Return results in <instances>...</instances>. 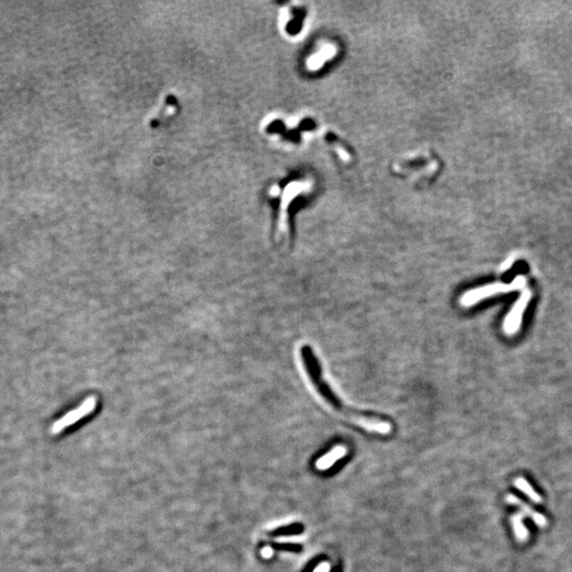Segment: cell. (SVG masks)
I'll list each match as a JSON object with an SVG mask.
<instances>
[{"label": "cell", "mask_w": 572, "mask_h": 572, "mask_svg": "<svg viewBox=\"0 0 572 572\" xmlns=\"http://www.w3.org/2000/svg\"><path fill=\"white\" fill-rule=\"evenodd\" d=\"M526 284H527L526 277L523 275H518L510 284L492 283V284L480 286V288H476L464 293L460 298V305L463 308H471L475 306L476 303L485 299L491 298L495 295L508 294L520 290L524 291Z\"/></svg>", "instance_id": "6da1fadb"}, {"label": "cell", "mask_w": 572, "mask_h": 572, "mask_svg": "<svg viewBox=\"0 0 572 572\" xmlns=\"http://www.w3.org/2000/svg\"><path fill=\"white\" fill-rule=\"evenodd\" d=\"M532 298V292L528 289H525L521 295V297L516 300L514 306L510 310L509 314L507 315L504 321V332L508 336L515 335L522 326V321L524 314L527 310V307Z\"/></svg>", "instance_id": "7a4b0ae2"}, {"label": "cell", "mask_w": 572, "mask_h": 572, "mask_svg": "<svg viewBox=\"0 0 572 572\" xmlns=\"http://www.w3.org/2000/svg\"><path fill=\"white\" fill-rule=\"evenodd\" d=\"M96 406H97L96 397L92 396V397L86 398L85 401L78 408L69 411V413L66 414L63 418H61L60 420H58L57 422L53 423V425L51 427V434L52 435H58L62 431H64V429H66L67 427L76 424L81 419L85 418L88 415H91L93 411L96 409Z\"/></svg>", "instance_id": "3957f363"}, {"label": "cell", "mask_w": 572, "mask_h": 572, "mask_svg": "<svg viewBox=\"0 0 572 572\" xmlns=\"http://www.w3.org/2000/svg\"><path fill=\"white\" fill-rule=\"evenodd\" d=\"M348 454V450L346 446L344 445H336L334 448L327 454H325L324 456H321L316 462H315V467L318 471H328L330 470L334 464L339 461L341 459H343L344 457H346Z\"/></svg>", "instance_id": "277c9868"}, {"label": "cell", "mask_w": 572, "mask_h": 572, "mask_svg": "<svg viewBox=\"0 0 572 572\" xmlns=\"http://www.w3.org/2000/svg\"><path fill=\"white\" fill-rule=\"evenodd\" d=\"M507 502H508L509 504H511V505H515V506L520 507L521 510L523 511V513L526 514L527 516H529L530 518H532V520L534 521V523H535V524H538L540 527H545V526L547 525L548 522H547V520H546V518H545L542 514L536 513L535 511H533L530 507H528L525 503H523L522 500H521V499H518L516 496H514V495H508V496H507Z\"/></svg>", "instance_id": "5b68a950"}, {"label": "cell", "mask_w": 572, "mask_h": 572, "mask_svg": "<svg viewBox=\"0 0 572 572\" xmlns=\"http://www.w3.org/2000/svg\"><path fill=\"white\" fill-rule=\"evenodd\" d=\"M515 487L518 490H521L525 495H527L535 504L542 503V497L534 491V489L530 486V484L526 479L517 478L515 480Z\"/></svg>", "instance_id": "8992f818"}, {"label": "cell", "mask_w": 572, "mask_h": 572, "mask_svg": "<svg viewBox=\"0 0 572 572\" xmlns=\"http://www.w3.org/2000/svg\"><path fill=\"white\" fill-rule=\"evenodd\" d=\"M511 522L513 525V529L515 532L516 538L520 540L521 542L526 541L528 539V530L526 529V527L524 526L523 523V515L522 514H516L514 516H512L511 518Z\"/></svg>", "instance_id": "52a82bcc"}, {"label": "cell", "mask_w": 572, "mask_h": 572, "mask_svg": "<svg viewBox=\"0 0 572 572\" xmlns=\"http://www.w3.org/2000/svg\"><path fill=\"white\" fill-rule=\"evenodd\" d=\"M516 258H517L516 255H511V256L503 263V265L500 266V272L505 273V272H507L508 270H510V268L512 267V265L515 263Z\"/></svg>", "instance_id": "ba28073f"}, {"label": "cell", "mask_w": 572, "mask_h": 572, "mask_svg": "<svg viewBox=\"0 0 572 572\" xmlns=\"http://www.w3.org/2000/svg\"><path fill=\"white\" fill-rule=\"evenodd\" d=\"M331 571V565L328 562H323L320 563L313 572H330Z\"/></svg>", "instance_id": "9c48e42d"}]
</instances>
